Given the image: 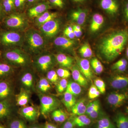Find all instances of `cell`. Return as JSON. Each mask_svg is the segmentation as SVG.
<instances>
[{
    "mask_svg": "<svg viewBox=\"0 0 128 128\" xmlns=\"http://www.w3.org/2000/svg\"><path fill=\"white\" fill-rule=\"evenodd\" d=\"M77 62L78 68L83 76L88 80H91L93 78V74L89 60L86 58H79Z\"/></svg>",
    "mask_w": 128,
    "mask_h": 128,
    "instance_id": "obj_16",
    "label": "cell"
},
{
    "mask_svg": "<svg viewBox=\"0 0 128 128\" xmlns=\"http://www.w3.org/2000/svg\"><path fill=\"white\" fill-rule=\"evenodd\" d=\"M22 40L18 33L10 30L0 32V44L5 48H10L17 45Z\"/></svg>",
    "mask_w": 128,
    "mask_h": 128,
    "instance_id": "obj_7",
    "label": "cell"
},
{
    "mask_svg": "<svg viewBox=\"0 0 128 128\" xmlns=\"http://www.w3.org/2000/svg\"><path fill=\"white\" fill-rule=\"evenodd\" d=\"M99 105H100V102L98 100L93 101L89 103L88 105H87L86 114L88 116L92 111H94L95 108Z\"/></svg>",
    "mask_w": 128,
    "mask_h": 128,
    "instance_id": "obj_43",
    "label": "cell"
},
{
    "mask_svg": "<svg viewBox=\"0 0 128 128\" xmlns=\"http://www.w3.org/2000/svg\"><path fill=\"white\" fill-rule=\"evenodd\" d=\"M2 22L5 27L10 30L23 28L27 24L24 17L15 12L6 16Z\"/></svg>",
    "mask_w": 128,
    "mask_h": 128,
    "instance_id": "obj_4",
    "label": "cell"
},
{
    "mask_svg": "<svg viewBox=\"0 0 128 128\" xmlns=\"http://www.w3.org/2000/svg\"><path fill=\"white\" fill-rule=\"evenodd\" d=\"M79 52L81 56L85 58H90L92 55V51L91 46L88 43H86L80 47Z\"/></svg>",
    "mask_w": 128,
    "mask_h": 128,
    "instance_id": "obj_36",
    "label": "cell"
},
{
    "mask_svg": "<svg viewBox=\"0 0 128 128\" xmlns=\"http://www.w3.org/2000/svg\"><path fill=\"white\" fill-rule=\"evenodd\" d=\"M46 78L51 84H56L59 81V77L56 71L50 70L47 72Z\"/></svg>",
    "mask_w": 128,
    "mask_h": 128,
    "instance_id": "obj_38",
    "label": "cell"
},
{
    "mask_svg": "<svg viewBox=\"0 0 128 128\" xmlns=\"http://www.w3.org/2000/svg\"><path fill=\"white\" fill-rule=\"evenodd\" d=\"M63 102L67 109L71 110L72 108L76 102V101L75 96L68 92L65 91L63 97Z\"/></svg>",
    "mask_w": 128,
    "mask_h": 128,
    "instance_id": "obj_31",
    "label": "cell"
},
{
    "mask_svg": "<svg viewBox=\"0 0 128 128\" xmlns=\"http://www.w3.org/2000/svg\"><path fill=\"white\" fill-rule=\"evenodd\" d=\"M110 86L115 89L120 90L128 87V76L116 75L112 76L109 80Z\"/></svg>",
    "mask_w": 128,
    "mask_h": 128,
    "instance_id": "obj_13",
    "label": "cell"
},
{
    "mask_svg": "<svg viewBox=\"0 0 128 128\" xmlns=\"http://www.w3.org/2000/svg\"><path fill=\"white\" fill-rule=\"evenodd\" d=\"M40 112L44 117L57 109L60 105V102L57 98L45 94L40 96Z\"/></svg>",
    "mask_w": 128,
    "mask_h": 128,
    "instance_id": "obj_3",
    "label": "cell"
},
{
    "mask_svg": "<svg viewBox=\"0 0 128 128\" xmlns=\"http://www.w3.org/2000/svg\"><path fill=\"white\" fill-rule=\"evenodd\" d=\"M117 128H128V117L121 113H118L114 118Z\"/></svg>",
    "mask_w": 128,
    "mask_h": 128,
    "instance_id": "obj_32",
    "label": "cell"
},
{
    "mask_svg": "<svg viewBox=\"0 0 128 128\" xmlns=\"http://www.w3.org/2000/svg\"><path fill=\"white\" fill-rule=\"evenodd\" d=\"M54 57L60 66L64 68L72 67L73 59L71 57L63 54H56Z\"/></svg>",
    "mask_w": 128,
    "mask_h": 128,
    "instance_id": "obj_23",
    "label": "cell"
},
{
    "mask_svg": "<svg viewBox=\"0 0 128 128\" xmlns=\"http://www.w3.org/2000/svg\"><path fill=\"white\" fill-rule=\"evenodd\" d=\"M74 126L73 119L69 120L64 124L62 128H73Z\"/></svg>",
    "mask_w": 128,
    "mask_h": 128,
    "instance_id": "obj_48",
    "label": "cell"
},
{
    "mask_svg": "<svg viewBox=\"0 0 128 128\" xmlns=\"http://www.w3.org/2000/svg\"><path fill=\"white\" fill-rule=\"evenodd\" d=\"M57 15V12H51L47 11L36 18V22L38 26H41L46 22L55 19Z\"/></svg>",
    "mask_w": 128,
    "mask_h": 128,
    "instance_id": "obj_24",
    "label": "cell"
},
{
    "mask_svg": "<svg viewBox=\"0 0 128 128\" xmlns=\"http://www.w3.org/2000/svg\"><path fill=\"white\" fill-rule=\"evenodd\" d=\"M54 44L56 46L64 49H68L73 47L75 42L73 39L64 37H58L54 41Z\"/></svg>",
    "mask_w": 128,
    "mask_h": 128,
    "instance_id": "obj_27",
    "label": "cell"
},
{
    "mask_svg": "<svg viewBox=\"0 0 128 128\" xmlns=\"http://www.w3.org/2000/svg\"><path fill=\"white\" fill-rule=\"evenodd\" d=\"M2 52H0V60H2Z\"/></svg>",
    "mask_w": 128,
    "mask_h": 128,
    "instance_id": "obj_61",
    "label": "cell"
},
{
    "mask_svg": "<svg viewBox=\"0 0 128 128\" xmlns=\"http://www.w3.org/2000/svg\"><path fill=\"white\" fill-rule=\"evenodd\" d=\"M14 96L0 101V122L8 121L14 116L16 110Z\"/></svg>",
    "mask_w": 128,
    "mask_h": 128,
    "instance_id": "obj_5",
    "label": "cell"
},
{
    "mask_svg": "<svg viewBox=\"0 0 128 128\" xmlns=\"http://www.w3.org/2000/svg\"><path fill=\"white\" fill-rule=\"evenodd\" d=\"M72 76L74 82H77L81 86L86 88L88 85V80L81 73L78 66L72 67Z\"/></svg>",
    "mask_w": 128,
    "mask_h": 128,
    "instance_id": "obj_20",
    "label": "cell"
},
{
    "mask_svg": "<svg viewBox=\"0 0 128 128\" xmlns=\"http://www.w3.org/2000/svg\"><path fill=\"white\" fill-rule=\"evenodd\" d=\"M8 128H28L27 126L22 120L13 118L8 120Z\"/></svg>",
    "mask_w": 128,
    "mask_h": 128,
    "instance_id": "obj_33",
    "label": "cell"
},
{
    "mask_svg": "<svg viewBox=\"0 0 128 128\" xmlns=\"http://www.w3.org/2000/svg\"><path fill=\"white\" fill-rule=\"evenodd\" d=\"M14 73V66L2 60L0 61V80L12 78Z\"/></svg>",
    "mask_w": 128,
    "mask_h": 128,
    "instance_id": "obj_19",
    "label": "cell"
},
{
    "mask_svg": "<svg viewBox=\"0 0 128 128\" xmlns=\"http://www.w3.org/2000/svg\"><path fill=\"white\" fill-rule=\"evenodd\" d=\"M40 111L34 106H26L22 107L18 112L24 118L30 122L36 121L39 117Z\"/></svg>",
    "mask_w": 128,
    "mask_h": 128,
    "instance_id": "obj_11",
    "label": "cell"
},
{
    "mask_svg": "<svg viewBox=\"0 0 128 128\" xmlns=\"http://www.w3.org/2000/svg\"><path fill=\"white\" fill-rule=\"evenodd\" d=\"M87 16V11L85 9L79 8L72 12L71 17L78 25H82L84 23Z\"/></svg>",
    "mask_w": 128,
    "mask_h": 128,
    "instance_id": "obj_21",
    "label": "cell"
},
{
    "mask_svg": "<svg viewBox=\"0 0 128 128\" xmlns=\"http://www.w3.org/2000/svg\"><path fill=\"white\" fill-rule=\"evenodd\" d=\"M128 99V92H113L108 96V103L114 108L121 107Z\"/></svg>",
    "mask_w": 128,
    "mask_h": 128,
    "instance_id": "obj_10",
    "label": "cell"
},
{
    "mask_svg": "<svg viewBox=\"0 0 128 128\" xmlns=\"http://www.w3.org/2000/svg\"><path fill=\"white\" fill-rule=\"evenodd\" d=\"M27 0H14L16 9H21L24 6Z\"/></svg>",
    "mask_w": 128,
    "mask_h": 128,
    "instance_id": "obj_47",
    "label": "cell"
},
{
    "mask_svg": "<svg viewBox=\"0 0 128 128\" xmlns=\"http://www.w3.org/2000/svg\"><path fill=\"white\" fill-rule=\"evenodd\" d=\"M50 4L53 6L57 8L62 9L64 6L65 4L64 0H48Z\"/></svg>",
    "mask_w": 128,
    "mask_h": 128,
    "instance_id": "obj_44",
    "label": "cell"
},
{
    "mask_svg": "<svg viewBox=\"0 0 128 128\" xmlns=\"http://www.w3.org/2000/svg\"><path fill=\"white\" fill-rule=\"evenodd\" d=\"M66 91L70 93L75 96H78L81 92V86L75 82L70 81L68 82Z\"/></svg>",
    "mask_w": 128,
    "mask_h": 128,
    "instance_id": "obj_29",
    "label": "cell"
},
{
    "mask_svg": "<svg viewBox=\"0 0 128 128\" xmlns=\"http://www.w3.org/2000/svg\"><path fill=\"white\" fill-rule=\"evenodd\" d=\"M43 128H58L57 126L54 124L50 123L48 122H46Z\"/></svg>",
    "mask_w": 128,
    "mask_h": 128,
    "instance_id": "obj_53",
    "label": "cell"
},
{
    "mask_svg": "<svg viewBox=\"0 0 128 128\" xmlns=\"http://www.w3.org/2000/svg\"><path fill=\"white\" fill-rule=\"evenodd\" d=\"M126 112L128 114V106L126 107Z\"/></svg>",
    "mask_w": 128,
    "mask_h": 128,
    "instance_id": "obj_60",
    "label": "cell"
},
{
    "mask_svg": "<svg viewBox=\"0 0 128 128\" xmlns=\"http://www.w3.org/2000/svg\"><path fill=\"white\" fill-rule=\"evenodd\" d=\"M6 14L2 7L1 1L0 0V21H2V22L6 16H5Z\"/></svg>",
    "mask_w": 128,
    "mask_h": 128,
    "instance_id": "obj_49",
    "label": "cell"
},
{
    "mask_svg": "<svg viewBox=\"0 0 128 128\" xmlns=\"http://www.w3.org/2000/svg\"><path fill=\"white\" fill-rule=\"evenodd\" d=\"M54 64V57L50 54H44L36 60L35 65L37 68L41 73L47 72L51 70Z\"/></svg>",
    "mask_w": 128,
    "mask_h": 128,
    "instance_id": "obj_9",
    "label": "cell"
},
{
    "mask_svg": "<svg viewBox=\"0 0 128 128\" xmlns=\"http://www.w3.org/2000/svg\"><path fill=\"white\" fill-rule=\"evenodd\" d=\"M68 82L66 79H61L56 84V88L58 93H62L66 90Z\"/></svg>",
    "mask_w": 128,
    "mask_h": 128,
    "instance_id": "obj_39",
    "label": "cell"
},
{
    "mask_svg": "<svg viewBox=\"0 0 128 128\" xmlns=\"http://www.w3.org/2000/svg\"><path fill=\"white\" fill-rule=\"evenodd\" d=\"M100 105L97 107L95 108L94 111H92L91 113L88 115V117L91 119H96V118H99V116H100Z\"/></svg>",
    "mask_w": 128,
    "mask_h": 128,
    "instance_id": "obj_45",
    "label": "cell"
},
{
    "mask_svg": "<svg viewBox=\"0 0 128 128\" xmlns=\"http://www.w3.org/2000/svg\"><path fill=\"white\" fill-rule=\"evenodd\" d=\"M0 128H8L6 126L2 123L1 122H0Z\"/></svg>",
    "mask_w": 128,
    "mask_h": 128,
    "instance_id": "obj_58",
    "label": "cell"
},
{
    "mask_svg": "<svg viewBox=\"0 0 128 128\" xmlns=\"http://www.w3.org/2000/svg\"><path fill=\"white\" fill-rule=\"evenodd\" d=\"M49 4L47 2L38 3L28 10V15L30 18L38 17L50 8Z\"/></svg>",
    "mask_w": 128,
    "mask_h": 128,
    "instance_id": "obj_17",
    "label": "cell"
},
{
    "mask_svg": "<svg viewBox=\"0 0 128 128\" xmlns=\"http://www.w3.org/2000/svg\"><path fill=\"white\" fill-rule=\"evenodd\" d=\"M59 29V23L55 19L46 22L41 26V32L48 38L54 36L58 32Z\"/></svg>",
    "mask_w": 128,
    "mask_h": 128,
    "instance_id": "obj_12",
    "label": "cell"
},
{
    "mask_svg": "<svg viewBox=\"0 0 128 128\" xmlns=\"http://www.w3.org/2000/svg\"><path fill=\"white\" fill-rule=\"evenodd\" d=\"M59 78L61 79H66L71 76V73L68 70L65 68L58 69L56 71Z\"/></svg>",
    "mask_w": 128,
    "mask_h": 128,
    "instance_id": "obj_42",
    "label": "cell"
},
{
    "mask_svg": "<svg viewBox=\"0 0 128 128\" xmlns=\"http://www.w3.org/2000/svg\"><path fill=\"white\" fill-rule=\"evenodd\" d=\"M2 60L13 66H25L30 63L29 57L22 51L10 49L2 53Z\"/></svg>",
    "mask_w": 128,
    "mask_h": 128,
    "instance_id": "obj_2",
    "label": "cell"
},
{
    "mask_svg": "<svg viewBox=\"0 0 128 128\" xmlns=\"http://www.w3.org/2000/svg\"><path fill=\"white\" fill-rule=\"evenodd\" d=\"M128 65H114L112 66V69L114 70L120 72H124L126 70Z\"/></svg>",
    "mask_w": 128,
    "mask_h": 128,
    "instance_id": "obj_46",
    "label": "cell"
},
{
    "mask_svg": "<svg viewBox=\"0 0 128 128\" xmlns=\"http://www.w3.org/2000/svg\"><path fill=\"white\" fill-rule=\"evenodd\" d=\"M38 90L42 94L48 93L52 88L51 83L46 78L42 77L38 82L36 86Z\"/></svg>",
    "mask_w": 128,
    "mask_h": 128,
    "instance_id": "obj_25",
    "label": "cell"
},
{
    "mask_svg": "<svg viewBox=\"0 0 128 128\" xmlns=\"http://www.w3.org/2000/svg\"><path fill=\"white\" fill-rule=\"evenodd\" d=\"M128 65V61L125 59L122 58L114 64V65Z\"/></svg>",
    "mask_w": 128,
    "mask_h": 128,
    "instance_id": "obj_51",
    "label": "cell"
},
{
    "mask_svg": "<svg viewBox=\"0 0 128 128\" xmlns=\"http://www.w3.org/2000/svg\"><path fill=\"white\" fill-rule=\"evenodd\" d=\"M29 128H42L40 127V126L38 125H37V124H34L32 126H31Z\"/></svg>",
    "mask_w": 128,
    "mask_h": 128,
    "instance_id": "obj_57",
    "label": "cell"
},
{
    "mask_svg": "<svg viewBox=\"0 0 128 128\" xmlns=\"http://www.w3.org/2000/svg\"><path fill=\"white\" fill-rule=\"evenodd\" d=\"M15 84L12 78L0 80V101L14 96Z\"/></svg>",
    "mask_w": 128,
    "mask_h": 128,
    "instance_id": "obj_8",
    "label": "cell"
},
{
    "mask_svg": "<svg viewBox=\"0 0 128 128\" xmlns=\"http://www.w3.org/2000/svg\"><path fill=\"white\" fill-rule=\"evenodd\" d=\"M73 2L75 3H82L86 0H72Z\"/></svg>",
    "mask_w": 128,
    "mask_h": 128,
    "instance_id": "obj_56",
    "label": "cell"
},
{
    "mask_svg": "<svg viewBox=\"0 0 128 128\" xmlns=\"http://www.w3.org/2000/svg\"><path fill=\"white\" fill-rule=\"evenodd\" d=\"M53 120L56 122L63 123L66 121L68 116L66 113L61 109H56L51 113Z\"/></svg>",
    "mask_w": 128,
    "mask_h": 128,
    "instance_id": "obj_30",
    "label": "cell"
},
{
    "mask_svg": "<svg viewBox=\"0 0 128 128\" xmlns=\"http://www.w3.org/2000/svg\"><path fill=\"white\" fill-rule=\"evenodd\" d=\"M126 56H127V58H128V47L126 50Z\"/></svg>",
    "mask_w": 128,
    "mask_h": 128,
    "instance_id": "obj_59",
    "label": "cell"
},
{
    "mask_svg": "<svg viewBox=\"0 0 128 128\" xmlns=\"http://www.w3.org/2000/svg\"><path fill=\"white\" fill-rule=\"evenodd\" d=\"M124 11L126 18L128 20V2L126 3L124 6Z\"/></svg>",
    "mask_w": 128,
    "mask_h": 128,
    "instance_id": "obj_54",
    "label": "cell"
},
{
    "mask_svg": "<svg viewBox=\"0 0 128 128\" xmlns=\"http://www.w3.org/2000/svg\"><path fill=\"white\" fill-rule=\"evenodd\" d=\"M86 107L87 106L85 103V99H82L76 102L70 110L74 115L80 116L86 114Z\"/></svg>",
    "mask_w": 128,
    "mask_h": 128,
    "instance_id": "obj_26",
    "label": "cell"
},
{
    "mask_svg": "<svg viewBox=\"0 0 128 128\" xmlns=\"http://www.w3.org/2000/svg\"><path fill=\"white\" fill-rule=\"evenodd\" d=\"M101 93L94 84H92L89 88L88 97L90 99H94L100 96Z\"/></svg>",
    "mask_w": 128,
    "mask_h": 128,
    "instance_id": "obj_40",
    "label": "cell"
},
{
    "mask_svg": "<svg viewBox=\"0 0 128 128\" xmlns=\"http://www.w3.org/2000/svg\"><path fill=\"white\" fill-rule=\"evenodd\" d=\"M94 83L101 94L105 93L106 91V85L103 80L100 78H96L94 80Z\"/></svg>",
    "mask_w": 128,
    "mask_h": 128,
    "instance_id": "obj_41",
    "label": "cell"
},
{
    "mask_svg": "<svg viewBox=\"0 0 128 128\" xmlns=\"http://www.w3.org/2000/svg\"><path fill=\"white\" fill-rule=\"evenodd\" d=\"M40 0H27V2L30 4H33L38 2Z\"/></svg>",
    "mask_w": 128,
    "mask_h": 128,
    "instance_id": "obj_55",
    "label": "cell"
},
{
    "mask_svg": "<svg viewBox=\"0 0 128 128\" xmlns=\"http://www.w3.org/2000/svg\"><path fill=\"white\" fill-rule=\"evenodd\" d=\"M26 39L28 47L34 52H37L43 48L44 41L43 38L39 33L31 30L27 32Z\"/></svg>",
    "mask_w": 128,
    "mask_h": 128,
    "instance_id": "obj_6",
    "label": "cell"
},
{
    "mask_svg": "<svg viewBox=\"0 0 128 128\" xmlns=\"http://www.w3.org/2000/svg\"><path fill=\"white\" fill-rule=\"evenodd\" d=\"M104 22V18L102 15L99 13H95L92 18L90 25V30L92 32H95L100 29Z\"/></svg>",
    "mask_w": 128,
    "mask_h": 128,
    "instance_id": "obj_22",
    "label": "cell"
},
{
    "mask_svg": "<svg viewBox=\"0 0 128 128\" xmlns=\"http://www.w3.org/2000/svg\"><path fill=\"white\" fill-rule=\"evenodd\" d=\"M20 82L22 88L30 92L34 89V77L33 74L30 71H26L21 76Z\"/></svg>",
    "mask_w": 128,
    "mask_h": 128,
    "instance_id": "obj_15",
    "label": "cell"
},
{
    "mask_svg": "<svg viewBox=\"0 0 128 128\" xmlns=\"http://www.w3.org/2000/svg\"><path fill=\"white\" fill-rule=\"evenodd\" d=\"M91 120L85 114L77 116L73 119L75 126L79 128H84L89 126L91 124Z\"/></svg>",
    "mask_w": 128,
    "mask_h": 128,
    "instance_id": "obj_28",
    "label": "cell"
},
{
    "mask_svg": "<svg viewBox=\"0 0 128 128\" xmlns=\"http://www.w3.org/2000/svg\"><path fill=\"white\" fill-rule=\"evenodd\" d=\"M128 40V31L122 30L108 34L99 46L100 52L108 61L116 58L122 52Z\"/></svg>",
    "mask_w": 128,
    "mask_h": 128,
    "instance_id": "obj_1",
    "label": "cell"
},
{
    "mask_svg": "<svg viewBox=\"0 0 128 128\" xmlns=\"http://www.w3.org/2000/svg\"><path fill=\"white\" fill-rule=\"evenodd\" d=\"M64 34L70 39H73V38H74L75 37H76L73 31L72 32H66L64 31Z\"/></svg>",
    "mask_w": 128,
    "mask_h": 128,
    "instance_id": "obj_50",
    "label": "cell"
},
{
    "mask_svg": "<svg viewBox=\"0 0 128 128\" xmlns=\"http://www.w3.org/2000/svg\"><path fill=\"white\" fill-rule=\"evenodd\" d=\"M96 128H116L110 118L106 116H102L98 118Z\"/></svg>",
    "mask_w": 128,
    "mask_h": 128,
    "instance_id": "obj_34",
    "label": "cell"
},
{
    "mask_svg": "<svg viewBox=\"0 0 128 128\" xmlns=\"http://www.w3.org/2000/svg\"><path fill=\"white\" fill-rule=\"evenodd\" d=\"M72 28H73V32H74L75 37L79 38L80 36L82 34V30L79 31V30H76V28L73 26H72Z\"/></svg>",
    "mask_w": 128,
    "mask_h": 128,
    "instance_id": "obj_52",
    "label": "cell"
},
{
    "mask_svg": "<svg viewBox=\"0 0 128 128\" xmlns=\"http://www.w3.org/2000/svg\"><path fill=\"white\" fill-rule=\"evenodd\" d=\"M1 2L4 11L7 16L14 12L16 9L14 0H2Z\"/></svg>",
    "mask_w": 128,
    "mask_h": 128,
    "instance_id": "obj_35",
    "label": "cell"
},
{
    "mask_svg": "<svg viewBox=\"0 0 128 128\" xmlns=\"http://www.w3.org/2000/svg\"><path fill=\"white\" fill-rule=\"evenodd\" d=\"M92 68L96 74H100L103 71V66L101 62L96 58L92 60L90 63Z\"/></svg>",
    "mask_w": 128,
    "mask_h": 128,
    "instance_id": "obj_37",
    "label": "cell"
},
{
    "mask_svg": "<svg viewBox=\"0 0 128 128\" xmlns=\"http://www.w3.org/2000/svg\"><path fill=\"white\" fill-rule=\"evenodd\" d=\"M101 8L108 14L114 16L118 13L119 5L116 0H99Z\"/></svg>",
    "mask_w": 128,
    "mask_h": 128,
    "instance_id": "obj_14",
    "label": "cell"
},
{
    "mask_svg": "<svg viewBox=\"0 0 128 128\" xmlns=\"http://www.w3.org/2000/svg\"><path fill=\"white\" fill-rule=\"evenodd\" d=\"M31 92L23 88H21L20 92L14 96L16 106L23 107L26 106L29 103Z\"/></svg>",
    "mask_w": 128,
    "mask_h": 128,
    "instance_id": "obj_18",
    "label": "cell"
}]
</instances>
